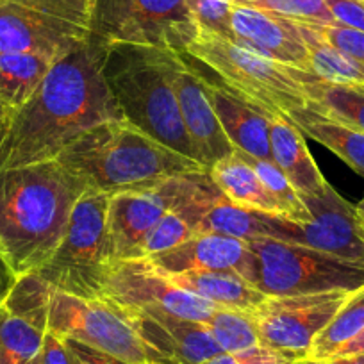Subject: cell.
Returning <instances> with one entry per match:
<instances>
[{"label":"cell","mask_w":364,"mask_h":364,"mask_svg":"<svg viewBox=\"0 0 364 364\" xmlns=\"http://www.w3.org/2000/svg\"><path fill=\"white\" fill-rule=\"evenodd\" d=\"M104 55L106 45L91 36L52 65L9 118L0 170L55 161L90 129L124 118L104 77Z\"/></svg>","instance_id":"1"},{"label":"cell","mask_w":364,"mask_h":364,"mask_svg":"<svg viewBox=\"0 0 364 364\" xmlns=\"http://www.w3.org/2000/svg\"><path fill=\"white\" fill-rule=\"evenodd\" d=\"M84 193L58 161L0 170V257L16 277L47 264Z\"/></svg>","instance_id":"2"},{"label":"cell","mask_w":364,"mask_h":364,"mask_svg":"<svg viewBox=\"0 0 364 364\" xmlns=\"http://www.w3.org/2000/svg\"><path fill=\"white\" fill-rule=\"evenodd\" d=\"M55 161L80 178L86 191L107 195L156 186L175 175L208 171L204 164L168 149L125 118L90 129Z\"/></svg>","instance_id":"3"},{"label":"cell","mask_w":364,"mask_h":364,"mask_svg":"<svg viewBox=\"0 0 364 364\" xmlns=\"http://www.w3.org/2000/svg\"><path fill=\"white\" fill-rule=\"evenodd\" d=\"M171 52L149 45H106L104 77L125 120L197 161L171 84Z\"/></svg>","instance_id":"4"},{"label":"cell","mask_w":364,"mask_h":364,"mask_svg":"<svg viewBox=\"0 0 364 364\" xmlns=\"http://www.w3.org/2000/svg\"><path fill=\"white\" fill-rule=\"evenodd\" d=\"M107 193L86 191L73 205L61 243L38 275L50 288L80 299H100L118 262L107 227Z\"/></svg>","instance_id":"5"},{"label":"cell","mask_w":364,"mask_h":364,"mask_svg":"<svg viewBox=\"0 0 364 364\" xmlns=\"http://www.w3.org/2000/svg\"><path fill=\"white\" fill-rule=\"evenodd\" d=\"M184 54L215 72L227 87L272 117H288L309 102L296 77L299 68L272 61L211 31L198 29Z\"/></svg>","instance_id":"6"},{"label":"cell","mask_w":364,"mask_h":364,"mask_svg":"<svg viewBox=\"0 0 364 364\" xmlns=\"http://www.w3.org/2000/svg\"><path fill=\"white\" fill-rule=\"evenodd\" d=\"M131 364H171L150 348L136 331L131 314L113 300L80 299L50 288L47 328Z\"/></svg>","instance_id":"7"},{"label":"cell","mask_w":364,"mask_h":364,"mask_svg":"<svg viewBox=\"0 0 364 364\" xmlns=\"http://www.w3.org/2000/svg\"><path fill=\"white\" fill-rule=\"evenodd\" d=\"M91 9L93 0H0V54L59 61L91 38Z\"/></svg>","instance_id":"8"},{"label":"cell","mask_w":364,"mask_h":364,"mask_svg":"<svg viewBox=\"0 0 364 364\" xmlns=\"http://www.w3.org/2000/svg\"><path fill=\"white\" fill-rule=\"evenodd\" d=\"M248 243L259 266L255 288L266 296L357 291L364 286V266L355 262L284 241Z\"/></svg>","instance_id":"9"},{"label":"cell","mask_w":364,"mask_h":364,"mask_svg":"<svg viewBox=\"0 0 364 364\" xmlns=\"http://www.w3.org/2000/svg\"><path fill=\"white\" fill-rule=\"evenodd\" d=\"M197 34L190 0H93L91 36L104 45H149L184 54Z\"/></svg>","instance_id":"10"},{"label":"cell","mask_w":364,"mask_h":364,"mask_svg":"<svg viewBox=\"0 0 364 364\" xmlns=\"http://www.w3.org/2000/svg\"><path fill=\"white\" fill-rule=\"evenodd\" d=\"M353 291L266 296L252 311L259 343L295 363L307 359L311 345Z\"/></svg>","instance_id":"11"},{"label":"cell","mask_w":364,"mask_h":364,"mask_svg":"<svg viewBox=\"0 0 364 364\" xmlns=\"http://www.w3.org/2000/svg\"><path fill=\"white\" fill-rule=\"evenodd\" d=\"M102 296L127 311H156L200 323H208L216 311L223 309L182 289L146 257L118 261Z\"/></svg>","instance_id":"12"},{"label":"cell","mask_w":364,"mask_h":364,"mask_svg":"<svg viewBox=\"0 0 364 364\" xmlns=\"http://www.w3.org/2000/svg\"><path fill=\"white\" fill-rule=\"evenodd\" d=\"M170 63L171 84L182 122L197 152V161L209 170L213 164L232 154L236 149L220 125L209 99L205 77L186 61V54L182 52H171Z\"/></svg>","instance_id":"13"},{"label":"cell","mask_w":364,"mask_h":364,"mask_svg":"<svg viewBox=\"0 0 364 364\" xmlns=\"http://www.w3.org/2000/svg\"><path fill=\"white\" fill-rule=\"evenodd\" d=\"M311 222L302 225L304 247L364 266V222L355 205L346 202L331 184L313 197H302Z\"/></svg>","instance_id":"14"},{"label":"cell","mask_w":364,"mask_h":364,"mask_svg":"<svg viewBox=\"0 0 364 364\" xmlns=\"http://www.w3.org/2000/svg\"><path fill=\"white\" fill-rule=\"evenodd\" d=\"M171 200V177L156 186L111 195L107 227L118 261L145 257L146 237L170 211Z\"/></svg>","instance_id":"15"},{"label":"cell","mask_w":364,"mask_h":364,"mask_svg":"<svg viewBox=\"0 0 364 364\" xmlns=\"http://www.w3.org/2000/svg\"><path fill=\"white\" fill-rule=\"evenodd\" d=\"M166 275L186 272H234L255 286L257 257L250 243L225 234L200 232L166 252L146 257Z\"/></svg>","instance_id":"16"},{"label":"cell","mask_w":364,"mask_h":364,"mask_svg":"<svg viewBox=\"0 0 364 364\" xmlns=\"http://www.w3.org/2000/svg\"><path fill=\"white\" fill-rule=\"evenodd\" d=\"M232 41L281 65L311 72L309 50L299 22L247 6H232Z\"/></svg>","instance_id":"17"},{"label":"cell","mask_w":364,"mask_h":364,"mask_svg":"<svg viewBox=\"0 0 364 364\" xmlns=\"http://www.w3.org/2000/svg\"><path fill=\"white\" fill-rule=\"evenodd\" d=\"M127 313L143 341L171 364H200L222 353L205 323L156 311Z\"/></svg>","instance_id":"18"},{"label":"cell","mask_w":364,"mask_h":364,"mask_svg":"<svg viewBox=\"0 0 364 364\" xmlns=\"http://www.w3.org/2000/svg\"><path fill=\"white\" fill-rule=\"evenodd\" d=\"M205 86L220 125L234 149L255 159L273 161L269 141L272 114L245 100L223 82H211L205 79Z\"/></svg>","instance_id":"19"},{"label":"cell","mask_w":364,"mask_h":364,"mask_svg":"<svg viewBox=\"0 0 364 364\" xmlns=\"http://www.w3.org/2000/svg\"><path fill=\"white\" fill-rule=\"evenodd\" d=\"M269 122L273 163L284 171L300 197H313L323 191L328 182L311 157L304 132L289 117H269Z\"/></svg>","instance_id":"20"},{"label":"cell","mask_w":364,"mask_h":364,"mask_svg":"<svg viewBox=\"0 0 364 364\" xmlns=\"http://www.w3.org/2000/svg\"><path fill=\"white\" fill-rule=\"evenodd\" d=\"M209 175L227 200L232 204L266 215L284 216L281 205L262 186L257 171L241 156L240 150H234L232 154L213 164L209 168Z\"/></svg>","instance_id":"21"},{"label":"cell","mask_w":364,"mask_h":364,"mask_svg":"<svg viewBox=\"0 0 364 364\" xmlns=\"http://www.w3.org/2000/svg\"><path fill=\"white\" fill-rule=\"evenodd\" d=\"M168 277L182 289L223 309L252 313L266 300L264 293L234 272H186Z\"/></svg>","instance_id":"22"},{"label":"cell","mask_w":364,"mask_h":364,"mask_svg":"<svg viewBox=\"0 0 364 364\" xmlns=\"http://www.w3.org/2000/svg\"><path fill=\"white\" fill-rule=\"evenodd\" d=\"M293 124L316 143L341 157L350 168L364 177V132L334 120L306 104L288 114Z\"/></svg>","instance_id":"23"},{"label":"cell","mask_w":364,"mask_h":364,"mask_svg":"<svg viewBox=\"0 0 364 364\" xmlns=\"http://www.w3.org/2000/svg\"><path fill=\"white\" fill-rule=\"evenodd\" d=\"M309 106L334 120L364 132V84H331L304 70H296Z\"/></svg>","instance_id":"24"},{"label":"cell","mask_w":364,"mask_h":364,"mask_svg":"<svg viewBox=\"0 0 364 364\" xmlns=\"http://www.w3.org/2000/svg\"><path fill=\"white\" fill-rule=\"evenodd\" d=\"M54 63L52 58L34 52L0 54V102L13 111L22 107Z\"/></svg>","instance_id":"25"},{"label":"cell","mask_w":364,"mask_h":364,"mask_svg":"<svg viewBox=\"0 0 364 364\" xmlns=\"http://www.w3.org/2000/svg\"><path fill=\"white\" fill-rule=\"evenodd\" d=\"M313 75L331 84H364V66L332 47L311 23H300Z\"/></svg>","instance_id":"26"},{"label":"cell","mask_w":364,"mask_h":364,"mask_svg":"<svg viewBox=\"0 0 364 364\" xmlns=\"http://www.w3.org/2000/svg\"><path fill=\"white\" fill-rule=\"evenodd\" d=\"M364 331V286L350 295L341 309L311 345L307 359L328 360L339 348Z\"/></svg>","instance_id":"27"},{"label":"cell","mask_w":364,"mask_h":364,"mask_svg":"<svg viewBox=\"0 0 364 364\" xmlns=\"http://www.w3.org/2000/svg\"><path fill=\"white\" fill-rule=\"evenodd\" d=\"M50 286L36 272L16 277L2 306L15 316L29 321L40 331L47 328V309Z\"/></svg>","instance_id":"28"},{"label":"cell","mask_w":364,"mask_h":364,"mask_svg":"<svg viewBox=\"0 0 364 364\" xmlns=\"http://www.w3.org/2000/svg\"><path fill=\"white\" fill-rule=\"evenodd\" d=\"M208 328L220 350L225 353H237L250 350L259 343L257 328L250 313L234 309H218L208 320Z\"/></svg>","instance_id":"29"},{"label":"cell","mask_w":364,"mask_h":364,"mask_svg":"<svg viewBox=\"0 0 364 364\" xmlns=\"http://www.w3.org/2000/svg\"><path fill=\"white\" fill-rule=\"evenodd\" d=\"M241 156L252 164L255 171H257L259 178H261L262 186L268 190V193L272 195L277 204L281 205L284 216L288 220L299 223H307L311 222V215L307 211L306 204H304L302 197L299 195V191L293 188V184L289 182V178L286 177L284 171L273 163V161H264V159H255V157L247 156V154L241 152Z\"/></svg>","instance_id":"30"},{"label":"cell","mask_w":364,"mask_h":364,"mask_svg":"<svg viewBox=\"0 0 364 364\" xmlns=\"http://www.w3.org/2000/svg\"><path fill=\"white\" fill-rule=\"evenodd\" d=\"M232 4L261 9L299 23H336L325 0H232Z\"/></svg>","instance_id":"31"},{"label":"cell","mask_w":364,"mask_h":364,"mask_svg":"<svg viewBox=\"0 0 364 364\" xmlns=\"http://www.w3.org/2000/svg\"><path fill=\"white\" fill-rule=\"evenodd\" d=\"M191 236H195L193 229L178 213H164L163 218L157 222L150 236L146 237L145 257H152V255L161 254V252L170 250V248L190 240Z\"/></svg>","instance_id":"32"},{"label":"cell","mask_w":364,"mask_h":364,"mask_svg":"<svg viewBox=\"0 0 364 364\" xmlns=\"http://www.w3.org/2000/svg\"><path fill=\"white\" fill-rule=\"evenodd\" d=\"M190 4L198 29L211 31L232 40V31H230L232 0H190Z\"/></svg>","instance_id":"33"},{"label":"cell","mask_w":364,"mask_h":364,"mask_svg":"<svg viewBox=\"0 0 364 364\" xmlns=\"http://www.w3.org/2000/svg\"><path fill=\"white\" fill-rule=\"evenodd\" d=\"M332 47L341 50L353 61L364 66V33L355 29H348L339 23H331V26H320V23H311Z\"/></svg>","instance_id":"34"},{"label":"cell","mask_w":364,"mask_h":364,"mask_svg":"<svg viewBox=\"0 0 364 364\" xmlns=\"http://www.w3.org/2000/svg\"><path fill=\"white\" fill-rule=\"evenodd\" d=\"M200 364H296L295 360L289 357L282 355V353L275 352L272 348L257 345L250 350L237 353H218V355L211 357V359L204 360Z\"/></svg>","instance_id":"35"},{"label":"cell","mask_w":364,"mask_h":364,"mask_svg":"<svg viewBox=\"0 0 364 364\" xmlns=\"http://www.w3.org/2000/svg\"><path fill=\"white\" fill-rule=\"evenodd\" d=\"M334 22L364 33V0H325Z\"/></svg>","instance_id":"36"},{"label":"cell","mask_w":364,"mask_h":364,"mask_svg":"<svg viewBox=\"0 0 364 364\" xmlns=\"http://www.w3.org/2000/svg\"><path fill=\"white\" fill-rule=\"evenodd\" d=\"M36 364H73L70 350L66 346V339L55 332L45 331Z\"/></svg>","instance_id":"37"},{"label":"cell","mask_w":364,"mask_h":364,"mask_svg":"<svg viewBox=\"0 0 364 364\" xmlns=\"http://www.w3.org/2000/svg\"><path fill=\"white\" fill-rule=\"evenodd\" d=\"M66 339V346L70 350V355H72L73 364H131L125 363V360L117 359V357L109 355V353H104L100 350L91 348V346L82 345V343L75 341V339Z\"/></svg>","instance_id":"38"},{"label":"cell","mask_w":364,"mask_h":364,"mask_svg":"<svg viewBox=\"0 0 364 364\" xmlns=\"http://www.w3.org/2000/svg\"><path fill=\"white\" fill-rule=\"evenodd\" d=\"M16 281V275L11 272L8 264L4 262V259L0 257V304L4 302V299L8 296L9 289L13 288Z\"/></svg>","instance_id":"39"},{"label":"cell","mask_w":364,"mask_h":364,"mask_svg":"<svg viewBox=\"0 0 364 364\" xmlns=\"http://www.w3.org/2000/svg\"><path fill=\"white\" fill-rule=\"evenodd\" d=\"M364 352V331L359 332V334L355 336V338L352 339V341L346 343L343 348H339L338 352H336L334 357H345V355H353V353H363ZM332 357V359H334ZM331 360V359H328Z\"/></svg>","instance_id":"40"},{"label":"cell","mask_w":364,"mask_h":364,"mask_svg":"<svg viewBox=\"0 0 364 364\" xmlns=\"http://www.w3.org/2000/svg\"><path fill=\"white\" fill-rule=\"evenodd\" d=\"M13 109H9L8 106L0 102V143L4 139L6 131H8V124H9V118H11Z\"/></svg>","instance_id":"41"},{"label":"cell","mask_w":364,"mask_h":364,"mask_svg":"<svg viewBox=\"0 0 364 364\" xmlns=\"http://www.w3.org/2000/svg\"><path fill=\"white\" fill-rule=\"evenodd\" d=\"M328 364H364V352L353 353V355L334 357V359L328 360Z\"/></svg>","instance_id":"42"},{"label":"cell","mask_w":364,"mask_h":364,"mask_svg":"<svg viewBox=\"0 0 364 364\" xmlns=\"http://www.w3.org/2000/svg\"><path fill=\"white\" fill-rule=\"evenodd\" d=\"M296 364H328V360H314V359H304Z\"/></svg>","instance_id":"43"},{"label":"cell","mask_w":364,"mask_h":364,"mask_svg":"<svg viewBox=\"0 0 364 364\" xmlns=\"http://www.w3.org/2000/svg\"><path fill=\"white\" fill-rule=\"evenodd\" d=\"M355 209H357V213H359V216H360V218L364 220V198H363V200L359 202V204L355 205Z\"/></svg>","instance_id":"44"},{"label":"cell","mask_w":364,"mask_h":364,"mask_svg":"<svg viewBox=\"0 0 364 364\" xmlns=\"http://www.w3.org/2000/svg\"><path fill=\"white\" fill-rule=\"evenodd\" d=\"M363 222H364V220H363Z\"/></svg>","instance_id":"45"}]
</instances>
